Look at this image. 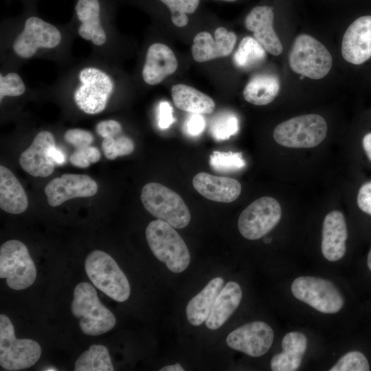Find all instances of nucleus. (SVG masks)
Returning <instances> with one entry per match:
<instances>
[{"mask_svg": "<svg viewBox=\"0 0 371 371\" xmlns=\"http://www.w3.org/2000/svg\"><path fill=\"white\" fill-rule=\"evenodd\" d=\"M75 371H113L109 350L103 345L94 344L83 352L75 362Z\"/></svg>", "mask_w": 371, "mask_h": 371, "instance_id": "nucleus-30", "label": "nucleus"}, {"mask_svg": "<svg viewBox=\"0 0 371 371\" xmlns=\"http://www.w3.org/2000/svg\"><path fill=\"white\" fill-rule=\"evenodd\" d=\"M85 267L93 284L106 295L119 302L129 297L128 280L110 255L100 250L93 251L87 256Z\"/></svg>", "mask_w": 371, "mask_h": 371, "instance_id": "nucleus-3", "label": "nucleus"}, {"mask_svg": "<svg viewBox=\"0 0 371 371\" xmlns=\"http://www.w3.org/2000/svg\"><path fill=\"white\" fill-rule=\"evenodd\" d=\"M170 10L172 23L179 27L188 23L187 14L194 13L199 3V0H160Z\"/></svg>", "mask_w": 371, "mask_h": 371, "instance_id": "nucleus-33", "label": "nucleus"}, {"mask_svg": "<svg viewBox=\"0 0 371 371\" xmlns=\"http://www.w3.org/2000/svg\"><path fill=\"white\" fill-rule=\"evenodd\" d=\"M171 95L177 108L190 113L210 114L215 108L210 96L186 85H173Z\"/></svg>", "mask_w": 371, "mask_h": 371, "instance_id": "nucleus-27", "label": "nucleus"}, {"mask_svg": "<svg viewBox=\"0 0 371 371\" xmlns=\"http://www.w3.org/2000/svg\"><path fill=\"white\" fill-rule=\"evenodd\" d=\"M160 371H183L184 369L181 367L180 363H177L174 365H169L163 367L159 370Z\"/></svg>", "mask_w": 371, "mask_h": 371, "instance_id": "nucleus-45", "label": "nucleus"}, {"mask_svg": "<svg viewBox=\"0 0 371 371\" xmlns=\"http://www.w3.org/2000/svg\"><path fill=\"white\" fill-rule=\"evenodd\" d=\"M47 370V371H49V370H50V371H52V370H57V369H55V368H50V369L47 368V369H45V370Z\"/></svg>", "mask_w": 371, "mask_h": 371, "instance_id": "nucleus-47", "label": "nucleus"}, {"mask_svg": "<svg viewBox=\"0 0 371 371\" xmlns=\"http://www.w3.org/2000/svg\"><path fill=\"white\" fill-rule=\"evenodd\" d=\"M59 30L53 25L32 16L28 18L23 32L13 43L14 52L22 58L33 56L38 48H54L60 42Z\"/></svg>", "mask_w": 371, "mask_h": 371, "instance_id": "nucleus-12", "label": "nucleus"}, {"mask_svg": "<svg viewBox=\"0 0 371 371\" xmlns=\"http://www.w3.org/2000/svg\"><path fill=\"white\" fill-rule=\"evenodd\" d=\"M273 331L265 322L256 321L245 324L232 331L227 337V346L250 357L265 354L273 341Z\"/></svg>", "mask_w": 371, "mask_h": 371, "instance_id": "nucleus-13", "label": "nucleus"}, {"mask_svg": "<svg viewBox=\"0 0 371 371\" xmlns=\"http://www.w3.org/2000/svg\"><path fill=\"white\" fill-rule=\"evenodd\" d=\"M327 131L324 117L317 114H306L281 122L275 128L273 136L282 146L309 148L320 144Z\"/></svg>", "mask_w": 371, "mask_h": 371, "instance_id": "nucleus-5", "label": "nucleus"}, {"mask_svg": "<svg viewBox=\"0 0 371 371\" xmlns=\"http://www.w3.org/2000/svg\"><path fill=\"white\" fill-rule=\"evenodd\" d=\"M134 143L131 139L121 136L117 139L109 137L104 138L102 143L103 153L109 160H114L118 156L127 155L134 150Z\"/></svg>", "mask_w": 371, "mask_h": 371, "instance_id": "nucleus-34", "label": "nucleus"}, {"mask_svg": "<svg viewBox=\"0 0 371 371\" xmlns=\"http://www.w3.org/2000/svg\"><path fill=\"white\" fill-rule=\"evenodd\" d=\"M242 295L241 288L237 282H227L214 302L205 321L206 327L210 330H216L222 326L238 307Z\"/></svg>", "mask_w": 371, "mask_h": 371, "instance_id": "nucleus-22", "label": "nucleus"}, {"mask_svg": "<svg viewBox=\"0 0 371 371\" xmlns=\"http://www.w3.org/2000/svg\"><path fill=\"white\" fill-rule=\"evenodd\" d=\"M75 10L82 23L78 29L79 35L85 40H91L96 45H103L106 37L100 23L98 0H78Z\"/></svg>", "mask_w": 371, "mask_h": 371, "instance_id": "nucleus-24", "label": "nucleus"}, {"mask_svg": "<svg viewBox=\"0 0 371 371\" xmlns=\"http://www.w3.org/2000/svg\"><path fill=\"white\" fill-rule=\"evenodd\" d=\"M293 296L323 313H336L344 303L337 287L329 280L312 276H300L291 284Z\"/></svg>", "mask_w": 371, "mask_h": 371, "instance_id": "nucleus-9", "label": "nucleus"}, {"mask_svg": "<svg viewBox=\"0 0 371 371\" xmlns=\"http://www.w3.org/2000/svg\"><path fill=\"white\" fill-rule=\"evenodd\" d=\"M274 14L269 6H256L247 15L245 27L254 33V38L273 56L280 55L283 50L280 40L273 29Z\"/></svg>", "mask_w": 371, "mask_h": 371, "instance_id": "nucleus-18", "label": "nucleus"}, {"mask_svg": "<svg viewBox=\"0 0 371 371\" xmlns=\"http://www.w3.org/2000/svg\"><path fill=\"white\" fill-rule=\"evenodd\" d=\"M41 348L35 341L17 339L10 319L0 315V365L7 370H21L34 365L40 359Z\"/></svg>", "mask_w": 371, "mask_h": 371, "instance_id": "nucleus-7", "label": "nucleus"}, {"mask_svg": "<svg viewBox=\"0 0 371 371\" xmlns=\"http://www.w3.org/2000/svg\"><path fill=\"white\" fill-rule=\"evenodd\" d=\"M100 159V150L94 147L89 146L87 147L77 148L69 157L70 163L74 166L86 168L91 164L98 162Z\"/></svg>", "mask_w": 371, "mask_h": 371, "instance_id": "nucleus-37", "label": "nucleus"}, {"mask_svg": "<svg viewBox=\"0 0 371 371\" xmlns=\"http://www.w3.org/2000/svg\"><path fill=\"white\" fill-rule=\"evenodd\" d=\"M71 310L73 315L79 319L81 330L87 335L104 334L116 323L113 313L100 301L94 286L86 282L75 287Z\"/></svg>", "mask_w": 371, "mask_h": 371, "instance_id": "nucleus-2", "label": "nucleus"}, {"mask_svg": "<svg viewBox=\"0 0 371 371\" xmlns=\"http://www.w3.org/2000/svg\"><path fill=\"white\" fill-rule=\"evenodd\" d=\"M361 144L366 157L371 162V132L366 133L363 137Z\"/></svg>", "mask_w": 371, "mask_h": 371, "instance_id": "nucleus-44", "label": "nucleus"}, {"mask_svg": "<svg viewBox=\"0 0 371 371\" xmlns=\"http://www.w3.org/2000/svg\"><path fill=\"white\" fill-rule=\"evenodd\" d=\"M343 58L353 65H361L371 58V16L355 20L346 30L341 43Z\"/></svg>", "mask_w": 371, "mask_h": 371, "instance_id": "nucleus-15", "label": "nucleus"}, {"mask_svg": "<svg viewBox=\"0 0 371 371\" xmlns=\"http://www.w3.org/2000/svg\"><path fill=\"white\" fill-rule=\"evenodd\" d=\"M0 278H5L8 286L14 290L25 289L35 281L36 267L22 242L10 240L1 246Z\"/></svg>", "mask_w": 371, "mask_h": 371, "instance_id": "nucleus-8", "label": "nucleus"}, {"mask_svg": "<svg viewBox=\"0 0 371 371\" xmlns=\"http://www.w3.org/2000/svg\"><path fill=\"white\" fill-rule=\"evenodd\" d=\"M280 89L278 78L271 74H258L247 82L243 90L245 100L254 105L271 103Z\"/></svg>", "mask_w": 371, "mask_h": 371, "instance_id": "nucleus-28", "label": "nucleus"}, {"mask_svg": "<svg viewBox=\"0 0 371 371\" xmlns=\"http://www.w3.org/2000/svg\"><path fill=\"white\" fill-rule=\"evenodd\" d=\"M367 263L369 269L371 271V249H370L368 255Z\"/></svg>", "mask_w": 371, "mask_h": 371, "instance_id": "nucleus-46", "label": "nucleus"}, {"mask_svg": "<svg viewBox=\"0 0 371 371\" xmlns=\"http://www.w3.org/2000/svg\"><path fill=\"white\" fill-rule=\"evenodd\" d=\"M265 49L253 37H244L234 54V63L239 69L249 70L260 66L267 58Z\"/></svg>", "mask_w": 371, "mask_h": 371, "instance_id": "nucleus-29", "label": "nucleus"}, {"mask_svg": "<svg viewBox=\"0 0 371 371\" xmlns=\"http://www.w3.org/2000/svg\"><path fill=\"white\" fill-rule=\"evenodd\" d=\"M49 155L55 164L62 165L65 162V157L63 153L56 146L49 149Z\"/></svg>", "mask_w": 371, "mask_h": 371, "instance_id": "nucleus-43", "label": "nucleus"}, {"mask_svg": "<svg viewBox=\"0 0 371 371\" xmlns=\"http://www.w3.org/2000/svg\"><path fill=\"white\" fill-rule=\"evenodd\" d=\"M122 131L120 124L113 120H104L99 122L95 126L96 133L101 137L106 138L114 137Z\"/></svg>", "mask_w": 371, "mask_h": 371, "instance_id": "nucleus-42", "label": "nucleus"}, {"mask_svg": "<svg viewBox=\"0 0 371 371\" xmlns=\"http://www.w3.org/2000/svg\"><path fill=\"white\" fill-rule=\"evenodd\" d=\"M146 238L152 253L170 271L179 273L188 268V248L172 225L159 219L153 221L146 229Z\"/></svg>", "mask_w": 371, "mask_h": 371, "instance_id": "nucleus-1", "label": "nucleus"}, {"mask_svg": "<svg viewBox=\"0 0 371 371\" xmlns=\"http://www.w3.org/2000/svg\"><path fill=\"white\" fill-rule=\"evenodd\" d=\"M210 164L215 171L229 172L240 170L245 162L240 153L214 151L210 157Z\"/></svg>", "mask_w": 371, "mask_h": 371, "instance_id": "nucleus-32", "label": "nucleus"}, {"mask_svg": "<svg viewBox=\"0 0 371 371\" xmlns=\"http://www.w3.org/2000/svg\"><path fill=\"white\" fill-rule=\"evenodd\" d=\"M282 209L271 196L260 197L249 205L240 214L238 227L248 240H257L271 231L279 223Z\"/></svg>", "mask_w": 371, "mask_h": 371, "instance_id": "nucleus-10", "label": "nucleus"}, {"mask_svg": "<svg viewBox=\"0 0 371 371\" xmlns=\"http://www.w3.org/2000/svg\"><path fill=\"white\" fill-rule=\"evenodd\" d=\"M357 203L361 211L371 216V180L363 183L359 188Z\"/></svg>", "mask_w": 371, "mask_h": 371, "instance_id": "nucleus-39", "label": "nucleus"}, {"mask_svg": "<svg viewBox=\"0 0 371 371\" xmlns=\"http://www.w3.org/2000/svg\"><path fill=\"white\" fill-rule=\"evenodd\" d=\"M25 90L21 77L16 73H9L6 76L0 75V100L5 96H19Z\"/></svg>", "mask_w": 371, "mask_h": 371, "instance_id": "nucleus-36", "label": "nucleus"}, {"mask_svg": "<svg viewBox=\"0 0 371 371\" xmlns=\"http://www.w3.org/2000/svg\"><path fill=\"white\" fill-rule=\"evenodd\" d=\"M366 356L359 351H351L342 356L330 371H368Z\"/></svg>", "mask_w": 371, "mask_h": 371, "instance_id": "nucleus-35", "label": "nucleus"}, {"mask_svg": "<svg viewBox=\"0 0 371 371\" xmlns=\"http://www.w3.org/2000/svg\"><path fill=\"white\" fill-rule=\"evenodd\" d=\"M282 352L271 360L273 371H295L298 369L307 348V339L300 332H291L283 337Z\"/></svg>", "mask_w": 371, "mask_h": 371, "instance_id": "nucleus-23", "label": "nucleus"}, {"mask_svg": "<svg viewBox=\"0 0 371 371\" xmlns=\"http://www.w3.org/2000/svg\"><path fill=\"white\" fill-rule=\"evenodd\" d=\"M177 67V58L171 49L162 43H154L147 50L142 77L146 83L157 85L173 74Z\"/></svg>", "mask_w": 371, "mask_h": 371, "instance_id": "nucleus-21", "label": "nucleus"}, {"mask_svg": "<svg viewBox=\"0 0 371 371\" xmlns=\"http://www.w3.org/2000/svg\"><path fill=\"white\" fill-rule=\"evenodd\" d=\"M55 146L52 133L43 131L38 133L28 148L19 158L21 168L33 177H45L54 169L55 163L49 155V149Z\"/></svg>", "mask_w": 371, "mask_h": 371, "instance_id": "nucleus-16", "label": "nucleus"}, {"mask_svg": "<svg viewBox=\"0 0 371 371\" xmlns=\"http://www.w3.org/2000/svg\"><path fill=\"white\" fill-rule=\"evenodd\" d=\"M192 55L194 60L203 63L228 56L236 42V35L223 27L215 30L214 36L201 32L194 38Z\"/></svg>", "mask_w": 371, "mask_h": 371, "instance_id": "nucleus-17", "label": "nucleus"}, {"mask_svg": "<svg viewBox=\"0 0 371 371\" xmlns=\"http://www.w3.org/2000/svg\"><path fill=\"white\" fill-rule=\"evenodd\" d=\"M348 231L345 217L339 210L326 214L323 222L322 252L326 259L335 262L346 253Z\"/></svg>", "mask_w": 371, "mask_h": 371, "instance_id": "nucleus-19", "label": "nucleus"}, {"mask_svg": "<svg viewBox=\"0 0 371 371\" xmlns=\"http://www.w3.org/2000/svg\"><path fill=\"white\" fill-rule=\"evenodd\" d=\"M141 201L146 210L157 219L176 229L186 227L191 218L189 209L175 191L158 183H149L142 189Z\"/></svg>", "mask_w": 371, "mask_h": 371, "instance_id": "nucleus-4", "label": "nucleus"}, {"mask_svg": "<svg viewBox=\"0 0 371 371\" xmlns=\"http://www.w3.org/2000/svg\"><path fill=\"white\" fill-rule=\"evenodd\" d=\"M194 189L205 198L216 202L231 203L240 194L241 185L236 179L199 172L192 179Z\"/></svg>", "mask_w": 371, "mask_h": 371, "instance_id": "nucleus-20", "label": "nucleus"}, {"mask_svg": "<svg viewBox=\"0 0 371 371\" xmlns=\"http://www.w3.org/2000/svg\"><path fill=\"white\" fill-rule=\"evenodd\" d=\"M205 124L201 114L191 113L184 124L185 132L191 136H197L204 130Z\"/></svg>", "mask_w": 371, "mask_h": 371, "instance_id": "nucleus-40", "label": "nucleus"}, {"mask_svg": "<svg viewBox=\"0 0 371 371\" xmlns=\"http://www.w3.org/2000/svg\"><path fill=\"white\" fill-rule=\"evenodd\" d=\"M238 120L231 112H223L216 115L211 122L210 132L216 140H225L238 131Z\"/></svg>", "mask_w": 371, "mask_h": 371, "instance_id": "nucleus-31", "label": "nucleus"}, {"mask_svg": "<svg viewBox=\"0 0 371 371\" xmlns=\"http://www.w3.org/2000/svg\"><path fill=\"white\" fill-rule=\"evenodd\" d=\"M28 206L26 193L14 174L0 166V207L14 214H21Z\"/></svg>", "mask_w": 371, "mask_h": 371, "instance_id": "nucleus-25", "label": "nucleus"}, {"mask_svg": "<svg viewBox=\"0 0 371 371\" xmlns=\"http://www.w3.org/2000/svg\"><path fill=\"white\" fill-rule=\"evenodd\" d=\"M81 85L74 93V100L80 109L87 114H97L106 108L114 85L104 72L93 67L82 69Z\"/></svg>", "mask_w": 371, "mask_h": 371, "instance_id": "nucleus-11", "label": "nucleus"}, {"mask_svg": "<svg viewBox=\"0 0 371 371\" xmlns=\"http://www.w3.org/2000/svg\"><path fill=\"white\" fill-rule=\"evenodd\" d=\"M172 107L166 101L159 103L158 107V126L161 129H166L174 122L175 118L172 115Z\"/></svg>", "mask_w": 371, "mask_h": 371, "instance_id": "nucleus-41", "label": "nucleus"}, {"mask_svg": "<svg viewBox=\"0 0 371 371\" xmlns=\"http://www.w3.org/2000/svg\"><path fill=\"white\" fill-rule=\"evenodd\" d=\"M65 140L73 145L76 149L87 147L93 140V135L85 130L71 128L67 130L64 135Z\"/></svg>", "mask_w": 371, "mask_h": 371, "instance_id": "nucleus-38", "label": "nucleus"}, {"mask_svg": "<svg viewBox=\"0 0 371 371\" xmlns=\"http://www.w3.org/2000/svg\"><path fill=\"white\" fill-rule=\"evenodd\" d=\"M44 191L49 205L56 207L71 199L95 195L98 184L86 175L63 174L51 180Z\"/></svg>", "mask_w": 371, "mask_h": 371, "instance_id": "nucleus-14", "label": "nucleus"}, {"mask_svg": "<svg viewBox=\"0 0 371 371\" xmlns=\"http://www.w3.org/2000/svg\"><path fill=\"white\" fill-rule=\"evenodd\" d=\"M223 284L224 280L221 277L214 278L190 300L186 310L187 319L190 324L197 326L206 321Z\"/></svg>", "mask_w": 371, "mask_h": 371, "instance_id": "nucleus-26", "label": "nucleus"}, {"mask_svg": "<svg viewBox=\"0 0 371 371\" xmlns=\"http://www.w3.org/2000/svg\"><path fill=\"white\" fill-rule=\"evenodd\" d=\"M291 70L303 76L318 80L330 71L333 58L326 47L308 34L297 36L289 56Z\"/></svg>", "mask_w": 371, "mask_h": 371, "instance_id": "nucleus-6", "label": "nucleus"}, {"mask_svg": "<svg viewBox=\"0 0 371 371\" xmlns=\"http://www.w3.org/2000/svg\"><path fill=\"white\" fill-rule=\"evenodd\" d=\"M221 1H228V2H233V1H237V0H221Z\"/></svg>", "mask_w": 371, "mask_h": 371, "instance_id": "nucleus-48", "label": "nucleus"}]
</instances>
